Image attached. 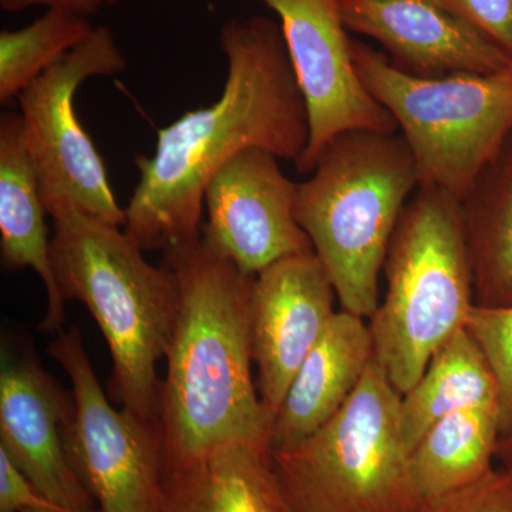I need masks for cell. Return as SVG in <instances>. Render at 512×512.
Wrapping results in <instances>:
<instances>
[{
	"label": "cell",
	"instance_id": "cell-1",
	"mask_svg": "<svg viewBox=\"0 0 512 512\" xmlns=\"http://www.w3.org/2000/svg\"><path fill=\"white\" fill-rule=\"evenodd\" d=\"M220 46L228 74L220 99L158 130L153 156L136 158L138 183L124 232L143 251L167 252L201 238L205 188L248 148L298 164L309 119L281 25L265 16L231 19Z\"/></svg>",
	"mask_w": 512,
	"mask_h": 512
},
{
	"label": "cell",
	"instance_id": "cell-2",
	"mask_svg": "<svg viewBox=\"0 0 512 512\" xmlns=\"http://www.w3.org/2000/svg\"><path fill=\"white\" fill-rule=\"evenodd\" d=\"M180 285L158 399L164 468L238 441L269 446L271 420L252 373L249 295L254 276L204 239L164 252Z\"/></svg>",
	"mask_w": 512,
	"mask_h": 512
},
{
	"label": "cell",
	"instance_id": "cell-3",
	"mask_svg": "<svg viewBox=\"0 0 512 512\" xmlns=\"http://www.w3.org/2000/svg\"><path fill=\"white\" fill-rule=\"evenodd\" d=\"M53 271L64 301L86 305L113 359L111 392L121 407L158 423L157 365L180 308L173 269L151 265L143 249L110 224L62 205L50 212Z\"/></svg>",
	"mask_w": 512,
	"mask_h": 512
},
{
	"label": "cell",
	"instance_id": "cell-4",
	"mask_svg": "<svg viewBox=\"0 0 512 512\" xmlns=\"http://www.w3.org/2000/svg\"><path fill=\"white\" fill-rule=\"evenodd\" d=\"M298 184L295 217L325 266L342 311L369 319L379 278L407 198L419 188L403 136L348 131L320 154Z\"/></svg>",
	"mask_w": 512,
	"mask_h": 512
},
{
	"label": "cell",
	"instance_id": "cell-5",
	"mask_svg": "<svg viewBox=\"0 0 512 512\" xmlns=\"http://www.w3.org/2000/svg\"><path fill=\"white\" fill-rule=\"evenodd\" d=\"M383 272L386 292L367 323L375 359L403 396L476 305L463 201L440 188H417Z\"/></svg>",
	"mask_w": 512,
	"mask_h": 512
},
{
	"label": "cell",
	"instance_id": "cell-6",
	"mask_svg": "<svg viewBox=\"0 0 512 512\" xmlns=\"http://www.w3.org/2000/svg\"><path fill=\"white\" fill-rule=\"evenodd\" d=\"M295 512H420L402 394L376 359L335 416L298 446L271 451Z\"/></svg>",
	"mask_w": 512,
	"mask_h": 512
},
{
	"label": "cell",
	"instance_id": "cell-7",
	"mask_svg": "<svg viewBox=\"0 0 512 512\" xmlns=\"http://www.w3.org/2000/svg\"><path fill=\"white\" fill-rule=\"evenodd\" d=\"M357 76L392 114L412 151L419 187L466 200L512 136V69L421 79L389 57L352 42Z\"/></svg>",
	"mask_w": 512,
	"mask_h": 512
},
{
	"label": "cell",
	"instance_id": "cell-8",
	"mask_svg": "<svg viewBox=\"0 0 512 512\" xmlns=\"http://www.w3.org/2000/svg\"><path fill=\"white\" fill-rule=\"evenodd\" d=\"M126 67L113 32L97 26L18 97L47 215L72 205L110 224L126 225V210L117 204L103 160L76 113V94L84 82Z\"/></svg>",
	"mask_w": 512,
	"mask_h": 512
},
{
	"label": "cell",
	"instance_id": "cell-9",
	"mask_svg": "<svg viewBox=\"0 0 512 512\" xmlns=\"http://www.w3.org/2000/svg\"><path fill=\"white\" fill-rule=\"evenodd\" d=\"M49 355L72 383L70 460L100 512H158L164 477L158 423L111 406L79 329L60 332Z\"/></svg>",
	"mask_w": 512,
	"mask_h": 512
},
{
	"label": "cell",
	"instance_id": "cell-10",
	"mask_svg": "<svg viewBox=\"0 0 512 512\" xmlns=\"http://www.w3.org/2000/svg\"><path fill=\"white\" fill-rule=\"evenodd\" d=\"M274 10L305 100L309 143L296 170L311 174L326 146L348 131L396 133L392 114L357 76L338 0H258Z\"/></svg>",
	"mask_w": 512,
	"mask_h": 512
},
{
	"label": "cell",
	"instance_id": "cell-11",
	"mask_svg": "<svg viewBox=\"0 0 512 512\" xmlns=\"http://www.w3.org/2000/svg\"><path fill=\"white\" fill-rule=\"evenodd\" d=\"M73 416V393L43 369L29 343L3 338L0 448L47 503L69 512H100L70 460Z\"/></svg>",
	"mask_w": 512,
	"mask_h": 512
},
{
	"label": "cell",
	"instance_id": "cell-12",
	"mask_svg": "<svg viewBox=\"0 0 512 512\" xmlns=\"http://www.w3.org/2000/svg\"><path fill=\"white\" fill-rule=\"evenodd\" d=\"M298 184L279 158L248 148L228 161L205 188V244L244 274L258 275L286 256L313 251L295 217Z\"/></svg>",
	"mask_w": 512,
	"mask_h": 512
},
{
	"label": "cell",
	"instance_id": "cell-13",
	"mask_svg": "<svg viewBox=\"0 0 512 512\" xmlns=\"http://www.w3.org/2000/svg\"><path fill=\"white\" fill-rule=\"evenodd\" d=\"M338 301L315 252L286 256L254 276L249 332L256 387L274 421L289 384L335 313Z\"/></svg>",
	"mask_w": 512,
	"mask_h": 512
},
{
	"label": "cell",
	"instance_id": "cell-14",
	"mask_svg": "<svg viewBox=\"0 0 512 512\" xmlns=\"http://www.w3.org/2000/svg\"><path fill=\"white\" fill-rule=\"evenodd\" d=\"M346 29L377 40L400 72L421 79L495 74L512 56L434 0H338Z\"/></svg>",
	"mask_w": 512,
	"mask_h": 512
},
{
	"label": "cell",
	"instance_id": "cell-15",
	"mask_svg": "<svg viewBox=\"0 0 512 512\" xmlns=\"http://www.w3.org/2000/svg\"><path fill=\"white\" fill-rule=\"evenodd\" d=\"M375 359L366 319L339 309L289 384L269 431L271 451L298 446L348 402Z\"/></svg>",
	"mask_w": 512,
	"mask_h": 512
},
{
	"label": "cell",
	"instance_id": "cell-16",
	"mask_svg": "<svg viewBox=\"0 0 512 512\" xmlns=\"http://www.w3.org/2000/svg\"><path fill=\"white\" fill-rule=\"evenodd\" d=\"M47 211L40 197L35 164L26 143L20 113L5 111L0 117V256L3 269L30 268L42 279L47 312L39 328L43 333L63 332L64 298L53 271Z\"/></svg>",
	"mask_w": 512,
	"mask_h": 512
},
{
	"label": "cell",
	"instance_id": "cell-17",
	"mask_svg": "<svg viewBox=\"0 0 512 512\" xmlns=\"http://www.w3.org/2000/svg\"><path fill=\"white\" fill-rule=\"evenodd\" d=\"M158 512H295L268 444L238 441L164 468Z\"/></svg>",
	"mask_w": 512,
	"mask_h": 512
},
{
	"label": "cell",
	"instance_id": "cell-18",
	"mask_svg": "<svg viewBox=\"0 0 512 512\" xmlns=\"http://www.w3.org/2000/svg\"><path fill=\"white\" fill-rule=\"evenodd\" d=\"M463 205L476 305L512 306V136Z\"/></svg>",
	"mask_w": 512,
	"mask_h": 512
},
{
	"label": "cell",
	"instance_id": "cell-19",
	"mask_svg": "<svg viewBox=\"0 0 512 512\" xmlns=\"http://www.w3.org/2000/svg\"><path fill=\"white\" fill-rule=\"evenodd\" d=\"M485 404H498L497 382L464 326L434 353L423 375L402 396L403 431L410 450L443 417Z\"/></svg>",
	"mask_w": 512,
	"mask_h": 512
},
{
	"label": "cell",
	"instance_id": "cell-20",
	"mask_svg": "<svg viewBox=\"0 0 512 512\" xmlns=\"http://www.w3.org/2000/svg\"><path fill=\"white\" fill-rule=\"evenodd\" d=\"M500 406L460 410L434 423L412 451L414 481L424 501L453 493L495 467Z\"/></svg>",
	"mask_w": 512,
	"mask_h": 512
},
{
	"label": "cell",
	"instance_id": "cell-21",
	"mask_svg": "<svg viewBox=\"0 0 512 512\" xmlns=\"http://www.w3.org/2000/svg\"><path fill=\"white\" fill-rule=\"evenodd\" d=\"M86 16L49 8L26 28L0 32V103L18 99L92 32Z\"/></svg>",
	"mask_w": 512,
	"mask_h": 512
},
{
	"label": "cell",
	"instance_id": "cell-22",
	"mask_svg": "<svg viewBox=\"0 0 512 512\" xmlns=\"http://www.w3.org/2000/svg\"><path fill=\"white\" fill-rule=\"evenodd\" d=\"M466 329L493 370L503 434L512 429V306L483 308L474 305Z\"/></svg>",
	"mask_w": 512,
	"mask_h": 512
},
{
	"label": "cell",
	"instance_id": "cell-23",
	"mask_svg": "<svg viewBox=\"0 0 512 512\" xmlns=\"http://www.w3.org/2000/svg\"><path fill=\"white\" fill-rule=\"evenodd\" d=\"M420 512H512V477L495 466L460 490L424 501Z\"/></svg>",
	"mask_w": 512,
	"mask_h": 512
},
{
	"label": "cell",
	"instance_id": "cell-24",
	"mask_svg": "<svg viewBox=\"0 0 512 512\" xmlns=\"http://www.w3.org/2000/svg\"><path fill=\"white\" fill-rule=\"evenodd\" d=\"M512 56V0H434Z\"/></svg>",
	"mask_w": 512,
	"mask_h": 512
},
{
	"label": "cell",
	"instance_id": "cell-25",
	"mask_svg": "<svg viewBox=\"0 0 512 512\" xmlns=\"http://www.w3.org/2000/svg\"><path fill=\"white\" fill-rule=\"evenodd\" d=\"M46 505L52 504L37 493L25 474L0 448V512H22L26 508Z\"/></svg>",
	"mask_w": 512,
	"mask_h": 512
},
{
	"label": "cell",
	"instance_id": "cell-26",
	"mask_svg": "<svg viewBox=\"0 0 512 512\" xmlns=\"http://www.w3.org/2000/svg\"><path fill=\"white\" fill-rule=\"evenodd\" d=\"M47 6V8H64L73 10L82 16L94 15L106 0H0V8L5 12H22L33 6Z\"/></svg>",
	"mask_w": 512,
	"mask_h": 512
},
{
	"label": "cell",
	"instance_id": "cell-27",
	"mask_svg": "<svg viewBox=\"0 0 512 512\" xmlns=\"http://www.w3.org/2000/svg\"><path fill=\"white\" fill-rule=\"evenodd\" d=\"M495 463L512 477V429L501 434L495 453Z\"/></svg>",
	"mask_w": 512,
	"mask_h": 512
},
{
	"label": "cell",
	"instance_id": "cell-28",
	"mask_svg": "<svg viewBox=\"0 0 512 512\" xmlns=\"http://www.w3.org/2000/svg\"><path fill=\"white\" fill-rule=\"evenodd\" d=\"M22 512H69L64 511L62 508L53 507V505H46V507H32L26 508Z\"/></svg>",
	"mask_w": 512,
	"mask_h": 512
},
{
	"label": "cell",
	"instance_id": "cell-29",
	"mask_svg": "<svg viewBox=\"0 0 512 512\" xmlns=\"http://www.w3.org/2000/svg\"><path fill=\"white\" fill-rule=\"evenodd\" d=\"M120 2H123V0H106V5H117Z\"/></svg>",
	"mask_w": 512,
	"mask_h": 512
}]
</instances>
